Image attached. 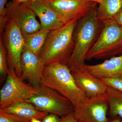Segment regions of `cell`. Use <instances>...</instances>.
Segmentation results:
<instances>
[{
	"instance_id": "cell-1",
	"label": "cell",
	"mask_w": 122,
	"mask_h": 122,
	"mask_svg": "<svg viewBox=\"0 0 122 122\" xmlns=\"http://www.w3.org/2000/svg\"><path fill=\"white\" fill-rule=\"evenodd\" d=\"M78 22L72 21L50 31L38 55L45 65L54 63L67 65L74 48V32Z\"/></svg>"
},
{
	"instance_id": "cell-11",
	"label": "cell",
	"mask_w": 122,
	"mask_h": 122,
	"mask_svg": "<svg viewBox=\"0 0 122 122\" xmlns=\"http://www.w3.org/2000/svg\"><path fill=\"white\" fill-rule=\"evenodd\" d=\"M45 66L39 55L25 46L20 61L21 78L28 81L34 87H39Z\"/></svg>"
},
{
	"instance_id": "cell-19",
	"label": "cell",
	"mask_w": 122,
	"mask_h": 122,
	"mask_svg": "<svg viewBox=\"0 0 122 122\" xmlns=\"http://www.w3.org/2000/svg\"><path fill=\"white\" fill-rule=\"evenodd\" d=\"M31 120L0 109V122H30Z\"/></svg>"
},
{
	"instance_id": "cell-14",
	"label": "cell",
	"mask_w": 122,
	"mask_h": 122,
	"mask_svg": "<svg viewBox=\"0 0 122 122\" xmlns=\"http://www.w3.org/2000/svg\"><path fill=\"white\" fill-rule=\"evenodd\" d=\"M85 69L95 77L100 79L122 78V53L105 60L102 63L83 66Z\"/></svg>"
},
{
	"instance_id": "cell-12",
	"label": "cell",
	"mask_w": 122,
	"mask_h": 122,
	"mask_svg": "<svg viewBox=\"0 0 122 122\" xmlns=\"http://www.w3.org/2000/svg\"><path fill=\"white\" fill-rule=\"evenodd\" d=\"M77 86L88 97L106 94L107 86L101 79L92 75L83 66L71 70Z\"/></svg>"
},
{
	"instance_id": "cell-4",
	"label": "cell",
	"mask_w": 122,
	"mask_h": 122,
	"mask_svg": "<svg viewBox=\"0 0 122 122\" xmlns=\"http://www.w3.org/2000/svg\"><path fill=\"white\" fill-rule=\"evenodd\" d=\"M103 24L102 30L86 55V61L108 59L122 53V26L114 20Z\"/></svg>"
},
{
	"instance_id": "cell-3",
	"label": "cell",
	"mask_w": 122,
	"mask_h": 122,
	"mask_svg": "<svg viewBox=\"0 0 122 122\" xmlns=\"http://www.w3.org/2000/svg\"><path fill=\"white\" fill-rule=\"evenodd\" d=\"M41 85L56 91L69 99L74 107L88 98L77 86L68 66L61 63L45 65Z\"/></svg>"
},
{
	"instance_id": "cell-8",
	"label": "cell",
	"mask_w": 122,
	"mask_h": 122,
	"mask_svg": "<svg viewBox=\"0 0 122 122\" xmlns=\"http://www.w3.org/2000/svg\"><path fill=\"white\" fill-rule=\"evenodd\" d=\"M65 24L81 20L97 7L96 2L87 0H44Z\"/></svg>"
},
{
	"instance_id": "cell-25",
	"label": "cell",
	"mask_w": 122,
	"mask_h": 122,
	"mask_svg": "<svg viewBox=\"0 0 122 122\" xmlns=\"http://www.w3.org/2000/svg\"><path fill=\"white\" fill-rule=\"evenodd\" d=\"M114 20L119 25L122 26V8L115 15L114 18Z\"/></svg>"
},
{
	"instance_id": "cell-5",
	"label": "cell",
	"mask_w": 122,
	"mask_h": 122,
	"mask_svg": "<svg viewBox=\"0 0 122 122\" xmlns=\"http://www.w3.org/2000/svg\"><path fill=\"white\" fill-rule=\"evenodd\" d=\"M25 102L40 111L62 117L74 112V107L69 99L51 88L41 85L37 93Z\"/></svg>"
},
{
	"instance_id": "cell-17",
	"label": "cell",
	"mask_w": 122,
	"mask_h": 122,
	"mask_svg": "<svg viewBox=\"0 0 122 122\" xmlns=\"http://www.w3.org/2000/svg\"><path fill=\"white\" fill-rule=\"evenodd\" d=\"M106 95L109 103V112L112 117L122 119V92L107 86Z\"/></svg>"
},
{
	"instance_id": "cell-28",
	"label": "cell",
	"mask_w": 122,
	"mask_h": 122,
	"mask_svg": "<svg viewBox=\"0 0 122 122\" xmlns=\"http://www.w3.org/2000/svg\"><path fill=\"white\" fill-rule=\"evenodd\" d=\"M13 0L18 3H22L26 2L28 0Z\"/></svg>"
},
{
	"instance_id": "cell-29",
	"label": "cell",
	"mask_w": 122,
	"mask_h": 122,
	"mask_svg": "<svg viewBox=\"0 0 122 122\" xmlns=\"http://www.w3.org/2000/svg\"><path fill=\"white\" fill-rule=\"evenodd\" d=\"M87 0L94 1V2H97L99 4L102 3V0Z\"/></svg>"
},
{
	"instance_id": "cell-26",
	"label": "cell",
	"mask_w": 122,
	"mask_h": 122,
	"mask_svg": "<svg viewBox=\"0 0 122 122\" xmlns=\"http://www.w3.org/2000/svg\"><path fill=\"white\" fill-rule=\"evenodd\" d=\"M111 122H122L121 118L119 116H117L114 118L113 120H111Z\"/></svg>"
},
{
	"instance_id": "cell-9",
	"label": "cell",
	"mask_w": 122,
	"mask_h": 122,
	"mask_svg": "<svg viewBox=\"0 0 122 122\" xmlns=\"http://www.w3.org/2000/svg\"><path fill=\"white\" fill-rule=\"evenodd\" d=\"M4 32L3 42L7 51L9 66L13 67L18 76L21 78L20 61L25 46L23 34L15 22L9 19Z\"/></svg>"
},
{
	"instance_id": "cell-20",
	"label": "cell",
	"mask_w": 122,
	"mask_h": 122,
	"mask_svg": "<svg viewBox=\"0 0 122 122\" xmlns=\"http://www.w3.org/2000/svg\"><path fill=\"white\" fill-rule=\"evenodd\" d=\"M7 51L3 43L2 37L0 36V74L3 76L7 74L8 68L7 66Z\"/></svg>"
},
{
	"instance_id": "cell-6",
	"label": "cell",
	"mask_w": 122,
	"mask_h": 122,
	"mask_svg": "<svg viewBox=\"0 0 122 122\" xmlns=\"http://www.w3.org/2000/svg\"><path fill=\"white\" fill-rule=\"evenodd\" d=\"M36 88L23 81L13 67L9 66L6 81L0 91V109L25 102L37 93Z\"/></svg>"
},
{
	"instance_id": "cell-23",
	"label": "cell",
	"mask_w": 122,
	"mask_h": 122,
	"mask_svg": "<svg viewBox=\"0 0 122 122\" xmlns=\"http://www.w3.org/2000/svg\"><path fill=\"white\" fill-rule=\"evenodd\" d=\"M61 119L58 116L50 113L43 119L42 122H61Z\"/></svg>"
},
{
	"instance_id": "cell-21",
	"label": "cell",
	"mask_w": 122,
	"mask_h": 122,
	"mask_svg": "<svg viewBox=\"0 0 122 122\" xmlns=\"http://www.w3.org/2000/svg\"><path fill=\"white\" fill-rule=\"evenodd\" d=\"M7 0H0V33H3L8 20L6 5Z\"/></svg>"
},
{
	"instance_id": "cell-13",
	"label": "cell",
	"mask_w": 122,
	"mask_h": 122,
	"mask_svg": "<svg viewBox=\"0 0 122 122\" xmlns=\"http://www.w3.org/2000/svg\"><path fill=\"white\" fill-rule=\"evenodd\" d=\"M23 3L39 18L40 30L51 31L59 28L66 24L44 0H28Z\"/></svg>"
},
{
	"instance_id": "cell-7",
	"label": "cell",
	"mask_w": 122,
	"mask_h": 122,
	"mask_svg": "<svg viewBox=\"0 0 122 122\" xmlns=\"http://www.w3.org/2000/svg\"><path fill=\"white\" fill-rule=\"evenodd\" d=\"M109 110L105 94L87 98L74 107V113L78 122H111L107 116Z\"/></svg>"
},
{
	"instance_id": "cell-22",
	"label": "cell",
	"mask_w": 122,
	"mask_h": 122,
	"mask_svg": "<svg viewBox=\"0 0 122 122\" xmlns=\"http://www.w3.org/2000/svg\"><path fill=\"white\" fill-rule=\"evenodd\" d=\"M102 80L107 86L122 92V78H102Z\"/></svg>"
},
{
	"instance_id": "cell-2",
	"label": "cell",
	"mask_w": 122,
	"mask_h": 122,
	"mask_svg": "<svg viewBox=\"0 0 122 122\" xmlns=\"http://www.w3.org/2000/svg\"><path fill=\"white\" fill-rule=\"evenodd\" d=\"M97 8L79 20L75 31L74 46L67 66L71 71L83 66L86 55L99 35L100 23Z\"/></svg>"
},
{
	"instance_id": "cell-10",
	"label": "cell",
	"mask_w": 122,
	"mask_h": 122,
	"mask_svg": "<svg viewBox=\"0 0 122 122\" xmlns=\"http://www.w3.org/2000/svg\"><path fill=\"white\" fill-rule=\"evenodd\" d=\"M6 9L8 19L15 22L23 35L32 34L40 30L41 24L36 19V14L24 3L13 0L7 3Z\"/></svg>"
},
{
	"instance_id": "cell-24",
	"label": "cell",
	"mask_w": 122,
	"mask_h": 122,
	"mask_svg": "<svg viewBox=\"0 0 122 122\" xmlns=\"http://www.w3.org/2000/svg\"><path fill=\"white\" fill-rule=\"evenodd\" d=\"M61 122H78L76 119L74 112L62 117Z\"/></svg>"
},
{
	"instance_id": "cell-16",
	"label": "cell",
	"mask_w": 122,
	"mask_h": 122,
	"mask_svg": "<svg viewBox=\"0 0 122 122\" xmlns=\"http://www.w3.org/2000/svg\"><path fill=\"white\" fill-rule=\"evenodd\" d=\"M97 8V15L100 22L114 20L122 8V0H102Z\"/></svg>"
},
{
	"instance_id": "cell-27",
	"label": "cell",
	"mask_w": 122,
	"mask_h": 122,
	"mask_svg": "<svg viewBox=\"0 0 122 122\" xmlns=\"http://www.w3.org/2000/svg\"><path fill=\"white\" fill-rule=\"evenodd\" d=\"M30 122H41L39 119L36 118H32L31 119Z\"/></svg>"
},
{
	"instance_id": "cell-18",
	"label": "cell",
	"mask_w": 122,
	"mask_h": 122,
	"mask_svg": "<svg viewBox=\"0 0 122 122\" xmlns=\"http://www.w3.org/2000/svg\"><path fill=\"white\" fill-rule=\"evenodd\" d=\"M50 32L48 30H40L32 34L23 35L25 46L39 55Z\"/></svg>"
},
{
	"instance_id": "cell-15",
	"label": "cell",
	"mask_w": 122,
	"mask_h": 122,
	"mask_svg": "<svg viewBox=\"0 0 122 122\" xmlns=\"http://www.w3.org/2000/svg\"><path fill=\"white\" fill-rule=\"evenodd\" d=\"M0 109L30 119L32 118L43 119L48 114V113L38 110L32 104L25 102L16 103Z\"/></svg>"
}]
</instances>
